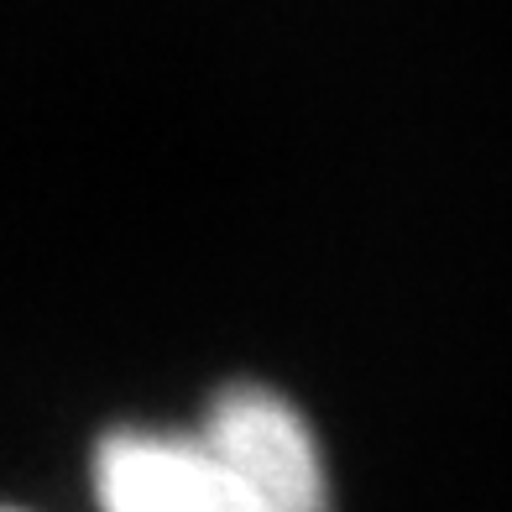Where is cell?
<instances>
[{"mask_svg": "<svg viewBox=\"0 0 512 512\" xmlns=\"http://www.w3.org/2000/svg\"><path fill=\"white\" fill-rule=\"evenodd\" d=\"M89 486L100 512H335L314 424L262 382L215 392L189 429H110Z\"/></svg>", "mask_w": 512, "mask_h": 512, "instance_id": "cell-1", "label": "cell"}, {"mask_svg": "<svg viewBox=\"0 0 512 512\" xmlns=\"http://www.w3.org/2000/svg\"><path fill=\"white\" fill-rule=\"evenodd\" d=\"M0 512H16V507H0Z\"/></svg>", "mask_w": 512, "mask_h": 512, "instance_id": "cell-2", "label": "cell"}]
</instances>
